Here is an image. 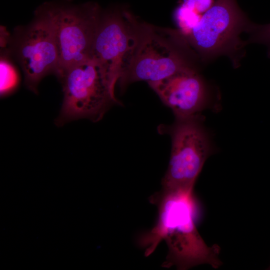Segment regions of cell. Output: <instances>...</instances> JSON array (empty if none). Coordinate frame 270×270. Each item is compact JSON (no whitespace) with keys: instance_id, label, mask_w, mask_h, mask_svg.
Returning <instances> with one entry per match:
<instances>
[{"instance_id":"obj_1","label":"cell","mask_w":270,"mask_h":270,"mask_svg":"<svg viewBox=\"0 0 270 270\" xmlns=\"http://www.w3.org/2000/svg\"><path fill=\"white\" fill-rule=\"evenodd\" d=\"M193 188L162 190L152 196L158 208L156 226L141 240L145 254H152L162 240L168 248L162 266L186 270L201 264L214 268L222 264L220 248L208 246L200 236L194 220Z\"/></svg>"},{"instance_id":"obj_2","label":"cell","mask_w":270,"mask_h":270,"mask_svg":"<svg viewBox=\"0 0 270 270\" xmlns=\"http://www.w3.org/2000/svg\"><path fill=\"white\" fill-rule=\"evenodd\" d=\"M130 18L133 44L118 82L122 89L137 81L156 82L194 66L190 56L194 52L176 30L162 33L132 14Z\"/></svg>"},{"instance_id":"obj_3","label":"cell","mask_w":270,"mask_h":270,"mask_svg":"<svg viewBox=\"0 0 270 270\" xmlns=\"http://www.w3.org/2000/svg\"><path fill=\"white\" fill-rule=\"evenodd\" d=\"M58 77L64 94L56 120L58 126L79 119L98 122L112 106L120 104L114 94L116 83L92 59L66 69Z\"/></svg>"},{"instance_id":"obj_4","label":"cell","mask_w":270,"mask_h":270,"mask_svg":"<svg viewBox=\"0 0 270 270\" xmlns=\"http://www.w3.org/2000/svg\"><path fill=\"white\" fill-rule=\"evenodd\" d=\"M251 23L236 0H216L197 24L181 36L202 62L226 56L237 66L246 44L240 36L248 32Z\"/></svg>"},{"instance_id":"obj_5","label":"cell","mask_w":270,"mask_h":270,"mask_svg":"<svg viewBox=\"0 0 270 270\" xmlns=\"http://www.w3.org/2000/svg\"><path fill=\"white\" fill-rule=\"evenodd\" d=\"M8 40V52L22 68L24 83L36 92L38 85L50 74L59 70V52L54 24L44 3L36 10L30 23L16 27Z\"/></svg>"},{"instance_id":"obj_6","label":"cell","mask_w":270,"mask_h":270,"mask_svg":"<svg viewBox=\"0 0 270 270\" xmlns=\"http://www.w3.org/2000/svg\"><path fill=\"white\" fill-rule=\"evenodd\" d=\"M52 16L59 52L58 75L89 59L102 11L94 2H46Z\"/></svg>"},{"instance_id":"obj_7","label":"cell","mask_w":270,"mask_h":270,"mask_svg":"<svg viewBox=\"0 0 270 270\" xmlns=\"http://www.w3.org/2000/svg\"><path fill=\"white\" fill-rule=\"evenodd\" d=\"M199 114L176 118L170 132L172 148L162 180V190L194 188L212 152L211 144Z\"/></svg>"},{"instance_id":"obj_8","label":"cell","mask_w":270,"mask_h":270,"mask_svg":"<svg viewBox=\"0 0 270 270\" xmlns=\"http://www.w3.org/2000/svg\"><path fill=\"white\" fill-rule=\"evenodd\" d=\"M132 44L130 13L110 9L102 12L90 59L99 64L117 84Z\"/></svg>"},{"instance_id":"obj_9","label":"cell","mask_w":270,"mask_h":270,"mask_svg":"<svg viewBox=\"0 0 270 270\" xmlns=\"http://www.w3.org/2000/svg\"><path fill=\"white\" fill-rule=\"evenodd\" d=\"M148 84L164 103L172 110L176 118L198 114L208 106V87L194 66Z\"/></svg>"},{"instance_id":"obj_10","label":"cell","mask_w":270,"mask_h":270,"mask_svg":"<svg viewBox=\"0 0 270 270\" xmlns=\"http://www.w3.org/2000/svg\"><path fill=\"white\" fill-rule=\"evenodd\" d=\"M1 96L12 92L18 84V74L8 54L1 55L0 61Z\"/></svg>"},{"instance_id":"obj_11","label":"cell","mask_w":270,"mask_h":270,"mask_svg":"<svg viewBox=\"0 0 270 270\" xmlns=\"http://www.w3.org/2000/svg\"><path fill=\"white\" fill-rule=\"evenodd\" d=\"M248 32L250 36L246 41V44L256 43L265 45L270 57V23L262 25L252 22Z\"/></svg>"},{"instance_id":"obj_12","label":"cell","mask_w":270,"mask_h":270,"mask_svg":"<svg viewBox=\"0 0 270 270\" xmlns=\"http://www.w3.org/2000/svg\"><path fill=\"white\" fill-rule=\"evenodd\" d=\"M214 2V0H182L180 3L198 14H202Z\"/></svg>"}]
</instances>
